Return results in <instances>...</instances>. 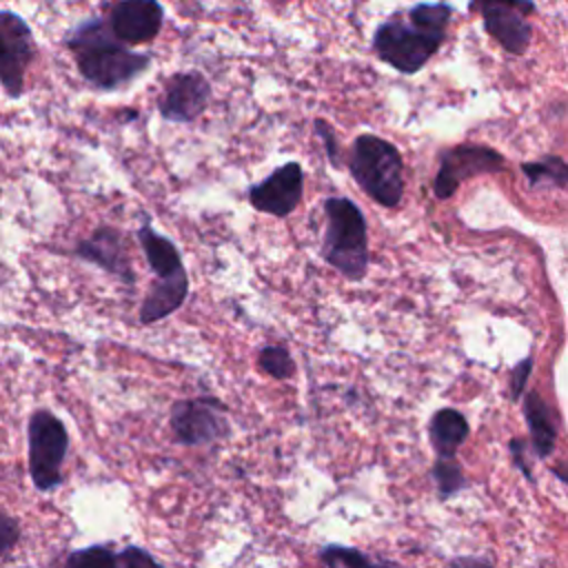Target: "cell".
Segmentation results:
<instances>
[{"mask_svg": "<svg viewBox=\"0 0 568 568\" xmlns=\"http://www.w3.org/2000/svg\"><path fill=\"white\" fill-rule=\"evenodd\" d=\"M453 7L446 2H419L406 9V18L384 20L371 40L375 55L404 75H415L446 40Z\"/></svg>", "mask_w": 568, "mask_h": 568, "instance_id": "1", "label": "cell"}, {"mask_svg": "<svg viewBox=\"0 0 568 568\" xmlns=\"http://www.w3.org/2000/svg\"><path fill=\"white\" fill-rule=\"evenodd\" d=\"M64 47L71 51L82 80L95 91H118L151 64V53L133 51L113 38L104 16H89L69 29Z\"/></svg>", "mask_w": 568, "mask_h": 568, "instance_id": "2", "label": "cell"}, {"mask_svg": "<svg viewBox=\"0 0 568 568\" xmlns=\"http://www.w3.org/2000/svg\"><path fill=\"white\" fill-rule=\"evenodd\" d=\"M326 233L322 242V257L339 275L359 282L371 266L368 226L362 209L348 197H326Z\"/></svg>", "mask_w": 568, "mask_h": 568, "instance_id": "3", "label": "cell"}, {"mask_svg": "<svg viewBox=\"0 0 568 568\" xmlns=\"http://www.w3.org/2000/svg\"><path fill=\"white\" fill-rule=\"evenodd\" d=\"M348 171L373 202L386 209L399 206L404 197V158L393 142L375 133L357 135L348 151Z\"/></svg>", "mask_w": 568, "mask_h": 568, "instance_id": "4", "label": "cell"}, {"mask_svg": "<svg viewBox=\"0 0 568 568\" xmlns=\"http://www.w3.org/2000/svg\"><path fill=\"white\" fill-rule=\"evenodd\" d=\"M69 453V430L49 408H36L27 422L29 477L40 493L62 484V464Z\"/></svg>", "mask_w": 568, "mask_h": 568, "instance_id": "5", "label": "cell"}, {"mask_svg": "<svg viewBox=\"0 0 568 568\" xmlns=\"http://www.w3.org/2000/svg\"><path fill=\"white\" fill-rule=\"evenodd\" d=\"M38 53L29 22L9 9H0V87L7 98L24 93V78Z\"/></svg>", "mask_w": 568, "mask_h": 568, "instance_id": "6", "label": "cell"}, {"mask_svg": "<svg viewBox=\"0 0 568 568\" xmlns=\"http://www.w3.org/2000/svg\"><path fill=\"white\" fill-rule=\"evenodd\" d=\"M169 424L182 446H204L229 435L226 406L213 395L178 399L171 406Z\"/></svg>", "mask_w": 568, "mask_h": 568, "instance_id": "7", "label": "cell"}, {"mask_svg": "<svg viewBox=\"0 0 568 568\" xmlns=\"http://www.w3.org/2000/svg\"><path fill=\"white\" fill-rule=\"evenodd\" d=\"M506 169V158L484 144H455L439 151V164L433 182L437 200H450L462 182L484 175L499 173Z\"/></svg>", "mask_w": 568, "mask_h": 568, "instance_id": "8", "label": "cell"}, {"mask_svg": "<svg viewBox=\"0 0 568 568\" xmlns=\"http://www.w3.org/2000/svg\"><path fill=\"white\" fill-rule=\"evenodd\" d=\"M481 13L488 36L510 55H521L532 40V24L528 16L537 11L532 2L519 0H481L470 4Z\"/></svg>", "mask_w": 568, "mask_h": 568, "instance_id": "9", "label": "cell"}, {"mask_svg": "<svg viewBox=\"0 0 568 568\" xmlns=\"http://www.w3.org/2000/svg\"><path fill=\"white\" fill-rule=\"evenodd\" d=\"M304 171L302 164L291 160L268 173L262 182L246 189L248 204L273 217H288L302 202Z\"/></svg>", "mask_w": 568, "mask_h": 568, "instance_id": "10", "label": "cell"}, {"mask_svg": "<svg viewBox=\"0 0 568 568\" xmlns=\"http://www.w3.org/2000/svg\"><path fill=\"white\" fill-rule=\"evenodd\" d=\"M211 100V82L200 71L173 73L158 98V113L166 122L189 124L197 120Z\"/></svg>", "mask_w": 568, "mask_h": 568, "instance_id": "11", "label": "cell"}, {"mask_svg": "<svg viewBox=\"0 0 568 568\" xmlns=\"http://www.w3.org/2000/svg\"><path fill=\"white\" fill-rule=\"evenodd\" d=\"M104 20L113 38L122 44H144L160 33L164 7L155 0H122L109 7Z\"/></svg>", "mask_w": 568, "mask_h": 568, "instance_id": "12", "label": "cell"}, {"mask_svg": "<svg viewBox=\"0 0 568 568\" xmlns=\"http://www.w3.org/2000/svg\"><path fill=\"white\" fill-rule=\"evenodd\" d=\"M71 253L82 262H89L106 271L109 275H115L124 284L135 282L124 235L115 226H98L89 237L80 240Z\"/></svg>", "mask_w": 568, "mask_h": 568, "instance_id": "13", "label": "cell"}, {"mask_svg": "<svg viewBox=\"0 0 568 568\" xmlns=\"http://www.w3.org/2000/svg\"><path fill=\"white\" fill-rule=\"evenodd\" d=\"M138 242L144 251L149 268L155 275V282H178L189 277L182 262V253L175 246V242L158 233L149 220H144L138 229Z\"/></svg>", "mask_w": 568, "mask_h": 568, "instance_id": "14", "label": "cell"}, {"mask_svg": "<svg viewBox=\"0 0 568 568\" xmlns=\"http://www.w3.org/2000/svg\"><path fill=\"white\" fill-rule=\"evenodd\" d=\"M524 419L530 433V448L537 455V459H548L555 453L557 446V419L552 415L550 404L537 393L528 390L524 397Z\"/></svg>", "mask_w": 568, "mask_h": 568, "instance_id": "15", "label": "cell"}, {"mask_svg": "<svg viewBox=\"0 0 568 568\" xmlns=\"http://www.w3.org/2000/svg\"><path fill=\"white\" fill-rule=\"evenodd\" d=\"M468 435V419L457 408H439L428 422V439L437 459H457V450Z\"/></svg>", "mask_w": 568, "mask_h": 568, "instance_id": "16", "label": "cell"}, {"mask_svg": "<svg viewBox=\"0 0 568 568\" xmlns=\"http://www.w3.org/2000/svg\"><path fill=\"white\" fill-rule=\"evenodd\" d=\"M186 297H189V277L178 280V282H155L153 280V284H151L149 293L144 295L142 306L138 311L140 324L149 326V324H155V322L169 317L184 304Z\"/></svg>", "mask_w": 568, "mask_h": 568, "instance_id": "17", "label": "cell"}, {"mask_svg": "<svg viewBox=\"0 0 568 568\" xmlns=\"http://www.w3.org/2000/svg\"><path fill=\"white\" fill-rule=\"evenodd\" d=\"M524 175L528 178L530 189H541V186H552V189H566V162L559 155H544L535 162H524L521 164Z\"/></svg>", "mask_w": 568, "mask_h": 568, "instance_id": "18", "label": "cell"}, {"mask_svg": "<svg viewBox=\"0 0 568 568\" xmlns=\"http://www.w3.org/2000/svg\"><path fill=\"white\" fill-rule=\"evenodd\" d=\"M324 568H382L384 561H373L368 555L353 546L326 544L317 552Z\"/></svg>", "mask_w": 568, "mask_h": 568, "instance_id": "19", "label": "cell"}, {"mask_svg": "<svg viewBox=\"0 0 568 568\" xmlns=\"http://www.w3.org/2000/svg\"><path fill=\"white\" fill-rule=\"evenodd\" d=\"M430 477L435 481L439 499H450L457 493H462L468 486V479L464 475V468L457 459H435L430 468Z\"/></svg>", "mask_w": 568, "mask_h": 568, "instance_id": "20", "label": "cell"}, {"mask_svg": "<svg viewBox=\"0 0 568 568\" xmlns=\"http://www.w3.org/2000/svg\"><path fill=\"white\" fill-rule=\"evenodd\" d=\"M257 364L273 379H291L297 371L286 346H264L257 355Z\"/></svg>", "mask_w": 568, "mask_h": 568, "instance_id": "21", "label": "cell"}, {"mask_svg": "<svg viewBox=\"0 0 568 568\" xmlns=\"http://www.w3.org/2000/svg\"><path fill=\"white\" fill-rule=\"evenodd\" d=\"M115 548L111 544H93L69 552L64 568H113Z\"/></svg>", "mask_w": 568, "mask_h": 568, "instance_id": "22", "label": "cell"}, {"mask_svg": "<svg viewBox=\"0 0 568 568\" xmlns=\"http://www.w3.org/2000/svg\"><path fill=\"white\" fill-rule=\"evenodd\" d=\"M113 568H164V566L146 548L129 544L115 550Z\"/></svg>", "mask_w": 568, "mask_h": 568, "instance_id": "23", "label": "cell"}, {"mask_svg": "<svg viewBox=\"0 0 568 568\" xmlns=\"http://www.w3.org/2000/svg\"><path fill=\"white\" fill-rule=\"evenodd\" d=\"M532 373V355H526L521 362L515 364V368L510 371V384H508V399L517 402L521 397V393L526 390L528 377Z\"/></svg>", "mask_w": 568, "mask_h": 568, "instance_id": "24", "label": "cell"}, {"mask_svg": "<svg viewBox=\"0 0 568 568\" xmlns=\"http://www.w3.org/2000/svg\"><path fill=\"white\" fill-rule=\"evenodd\" d=\"M20 541V524L9 513L0 510V555H9Z\"/></svg>", "mask_w": 568, "mask_h": 568, "instance_id": "25", "label": "cell"}, {"mask_svg": "<svg viewBox=\"0 0 568 568\" xmlns=\"http://www.w3.org/2000/svg\"><path fill=\"white\" fill-rule=\"evenodd\" d=\"M315 133H317V135H320V140L324 142V149H326L328 162H331L333 166H339V149H337V135H335L333 126H331L326 120L317 118V120H315Z\"/></svg>", "mask_w": 568, "mask_h": 568, "instance_id": "26", "label": "cell"}, {"mask_svg": "<svg viewBox=\"0 0 568 568\" xmlns=\"http://www.w3.org/2000/svg\"><path fill=\"white\" fill-rule=\"evenodd\" d=\"M508 450H510V457H513L515 468H517L530 484H535V475L530 473V466H528V462H526V442L519 439V437H513V439L508 442Z\"/></svg>", "mask_w": 568, "mask_h": 568, "instance_id": "27", "label": "cell"}, {"mask_svg": "<svg viewBox=\"0 0 568 568\" xmlns=\"http://www.w3.org/2000/svg\"><path fill=\"white\" fill-rule=\"evenodd\" d=\"M444 568H495L493 561L477 555H457L446 561Z\"/></svg>", "mask_w": 568, "mask_h": 568, "instance_id": "28", "label": "cell"}]
</instances>
